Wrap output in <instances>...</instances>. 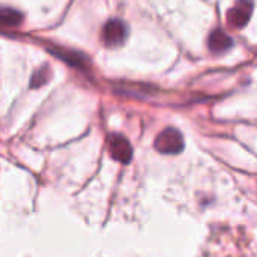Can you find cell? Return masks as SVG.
Listing matches in <instances>:
<instances>
[{"label": "cell", "mask_w": 257, "mask_h": 257, "mask_svg": "<svg viewBox=\"0 0 257 257\" xmlns=\"http://www.w3.org/2000/svg\"><path fill=\"white\" fill-rule=\"evenodd\" d=\"M203 257H257V245L241 229H218L209 238Z\"/></svg>", "instance_id": "obj_1"}, {"label": "cell", "mask_w": 257, "mask_h": 257, "mask_svg": "<svg viewBox=\"0 0 257 257\" xmlns=\"http://www.w3.org/2000/svg\"><path fill=\"white\" fill-rule=\"evenodd\" d=\"M128 36V27L120 20H110L102 29V41L107 47H119Z\"/></svg>", "instance_id": "obj_2"}, {"label": "cell", "mask_w": 257, "mask_h": 257, "mask_svg": "<svg viewBox=\"0 0 257 257\" xmlns=\"http://www.w3.org/2000/svg\"><path fill=\"white\" fill-rule=\"evenodd\" d=\"M182 136L175 128L164 130L155 142V148L163 154H176L182 149Z\"/></svg>", "instance_id": "obj_3"}, {"label": "cell", "mask_w": 257, "mask_h": 257, "mask_svg": "<svg viewBox=\"0 0 257 257\" xmlns=\"http://www.w3.org/2000/svg\"><path fill=\"white\" fill-rule=\"evenodd\" d=\"M251 12H253V3L250 0H241L227 12V21L232 27L241 29L250 21Z\"/></svg>", "instance_id": "obj_4"}, {"label": "cell", "mask_w": 257, "mask_h": 257, "mask_svg": "<svg viewBox=\"0 0 257 257\" xmlns=\"http://www.w3.org/2000/svg\"><path fill=\"white\" fill-rule=\"evenodd\" d=\"M208 45H209V50L212 53H224V51H227L233 45V41H232V38L224 30L217 29V30H214L209 35Z\"/></svg>", "instance_id": "obj_5"}, {"label": "cell", "mask_w": 257, "mask_h": 257, "mask_svg": "<svg viewBox=\"0 0 257 257\" xmlns=\"http://www.w3.org/2000/svg\"><path fill=\"white\" fill-rule=\"evenodd\" d=\"M110 151H111L113 157L120 161H128L131 157L130 143L123 137H119V136L110 137Z\"/></svg>", "instance_id": "obj_6"}, {"label": "cell", "mask_w": 257, "mask_h": 257, "mask_svg": "<svg viewBox=\"0 0 257 257\" xmlns=\"http://www.w3.org/2000/svg\"><path fill=\"white\" fill-rule=\"evenodd\" d=\"M21 18H23V15L15 9L5 8L2 11V21L5 26H17V24H20Z\"/></svg>", "instance_id": "obj_7"}, {"label": "cell", "mask_w": 257, "mask_h": 257, "mask_svg": "<svg viewBox=\"0 0 257 257\" xmlns=\"http://www.w3.org/2000/svg\"><path fill=\"white\" fill-rule=\"evenodd\" d=\"M48 77H50V68H41L39 71H36L35 72V75H33V78H32V87H35V86H42L44 83H47V80H48Z\"/></svg>", "instance_id": "obj_8"}]
</instances>
